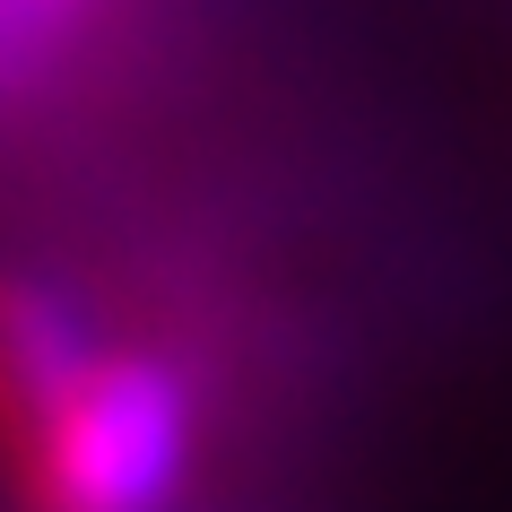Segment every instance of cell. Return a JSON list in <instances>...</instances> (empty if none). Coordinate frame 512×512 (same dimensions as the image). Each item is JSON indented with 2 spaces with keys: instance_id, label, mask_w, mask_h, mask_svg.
Masks as SVG:
<instances>
[{
  "instance_id": "6da1fadb",
  "label": "cell",
  "mask_w": 512,
  "mask_h": 512,
  "mask_svg": "<svg viewBox=\"0 0 512 512\" xmlns=\"http://www.w3.org/2000/svg\"><path fill=\"white\" fill-rule=\"evenodd\" d=\"M200 452V391L165 348H96L61 408L9 452L27 512H165Z\"/></svg>"
},
{
  "instance_id": "7a4b0ae2",
  "label": "cell",
  "mask_w": 512,
  "mask_h": 512,
  "mask_svg": "<svg viewBox=\"0 0 512 512\" xmlns=\"http://www.w3.org/2000/svg\"><path fill=\"white\" fill-rule=\"evenodd\" d=\"M96 348L105 339L87 330V313L61 296L53 278L0 270V460L61 408V391L87 374Z\"/></svg>"
}]
</instances>
